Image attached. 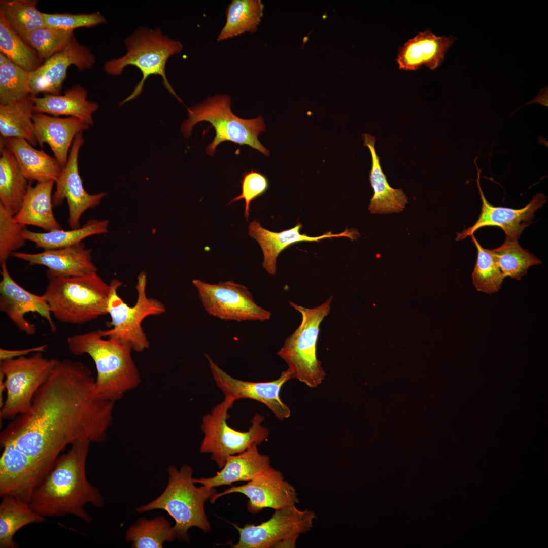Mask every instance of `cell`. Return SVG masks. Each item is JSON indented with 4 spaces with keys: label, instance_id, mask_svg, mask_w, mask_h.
<instances>
[{
    "label": "cell",
    "instance_id": "cell-1",
    "mask_svg": "<svg viewBox=\"0 0 548 548\" xmlns=\"http://www.w3.org/2000/svg\"><path fill=\"white\" fill-rule=\"evenodd\" d=\"M95 381L83 363L55 359L30 409L1 432L0 471L8 481L33 490L67 446L79 439L105 440L115 402L98 395Z\"/></svg>",
    "mask_w": 548,
    "mask_h": 548
},
{
    "label": "cell",
    "instance_id": "cell-2",
    "mask_svg": "<svg viewBox=\"0 0 548 548\" xmlns=\"http://www.w3.org/2000/svg\"><path fill=\"white\" fill-rule=\"evenodd\" d=\"M91 442L79 439L60 455L53 467L33 491L29 504L45 517L76 516L87 524L92 518L85 510L88 503L104 506L99 490L88 481L86 463Z\"/></svg>",
    "mask_w": 548,
    "mask_h": 548
},
{
    "label": "cell",
    "instance_id": "cell-3",
    "mask_svg": "<svg viewBox=\"0 0 548 548\" xmlns=\"http://www.w3.org/2000/svg\"><path fill=\"white\" fill-rule=\"evenodd\" d=\"M104 338L97 330L71 336L67 342L72 354H87L92 359L97 371V394L101 399L115 403L125 393L139 386L141 377L131 347L114 338Z\"/></svg>",
    "mask_w": 548,
    "mask_h": 548
},
{
    "label": "cell",
    "instance_id": "cell-4",
    "mask_svg": "<svg viewBox=\"0 0 548 548\" xmlns=\"http://www.w3.org/2000/svg\"><path fill=\"white\" fill-rule=\"evenodd\" d=\"M168 480L162 494L155 499L136 509L139 513L155 509L166 511L175 520L177 538L188 542V530L193 527L207 533L211 525L205 511L204 504L216 492L215 488L195 486L192 467L183 465L179 470L174 466L167 468Z\"/></svg>",
    "mask_w": 548,
    "mask_h": 548
},
{
    "label": "cell",
    "instance_id": "cell-5",
    "mask_svg": "<svg viewBox=\"0 0 548 548\" xmlns=\"http://www.w3.org/2000/svg\"><path fill=\"white\" fill-rule=\"evenodd\" d=\"M47 275L43 295L59 321L82 325L107 314L110 286L97 272L78 277Z\"/></svg>",
    "mask_w": 548,
    "mask_h": 548
},
{
    "label": "cell",
    "instance_id": "cell-6",
    "mask_svg": "<svg viewBox=\"0 0 548 548\" xmlns=\"http://www.w3.org/2000/svg\"><path fill=\"white\" fill-rule=\"evenodd\" d=\"M124 43L126 53L107 61L105 71L109 75L118 76L127 66L132 65L140 70L143 77L130 95L120 105L137 97L141 93L147 78L153 75L160 76L165 87L178 101L182 102L170 85L165 73L167 61L182 50V44L163 35L159 28L151 29L145 27H140L127 37Z\"/></svg>",
    "mask_w": 548,
    "mask_h": 548
},
{
    "label": "cell",
    "instance_id": "cell-7",
    "mask_svg": "<svg viewBox=\"0 0 548 548\" xmlns=\"http://www.w3.org/2000/svg\"><path fill=\"white\" fill-rule=\"evenodd\" d=\"M231 105L229 96L217 94L187 108L188 118L181 127L184 136H190L193 127L206 121L211 123L216 132L213 141L207 147L208 155L213 156L221 143L230 141L241 146L248 145L268 156L269 150L258 140L265 129L262 116L250 119L239 118L232 112Z\"/></svg>",
    "mask_w": 548,
    "mask_h": 548
},
{
    "label": "cell",
    "instance_id": "cell-8",
    "mask_svg": "<svg viewBox=\"0 0 548 548\" xmlns=\"http://www.w3.org/2000/svg\"><path fill=\"white\" fill-rule=\"evenodd\" d=\"M333 297L321 304L306 308L290 301L302 316L301 324L287 337L277 354L287 364L292 378L310 388H316L325 379V372L317 356L320 325L331 310Z\"/></svg>",
    "mask_w": 548,
    "mask_h": 548
},
{
    "label": "cell",
    "instance_id": "cell-9",
    "mask_svg": "<svg viewBox=\"0 0 548 548\" xmlns=\"http://www.w3.org/2000/svg\"><path fill=\"white\" fill-rule=\"evenodd\" d=\"M147 278L145 272L138 276L135 289L137 299L133 306H129L119 296L118 288L122 285L117 279L111 280L107 304V314L111 317L108 330H99L103 337L116 339L129 345L133 351L141 352L147 349L150 343L142 326L143 320L149 316H157L166 312L160 301L147 295Z\"/></svg>",
    "mask_w": 548,
    "mask_h": 548
},
{
    "label": "cell",
    "instance_id": "cell-10",
    "mask_svg": "<svg viewBox=\"0 0 548 548\" xmlns=\"http://www.w3.org/2000/svg\"><path fill=\"white\" fill-rule=\"evenodd\" d=\"M235 400L225 396L224 400L214 407L211 412L204 415L201 429L204 438L200 444L201 453L211 454V459L220 469L225 464L227 458L245 451L251 445H260L267 439L269 430L262 425L264 417L256 413L250 422L248 431L236 430L228 426V410Z\"/></svg>",
    "mask_w": 548,
    "mask_h": 548
},
{
    "label": "cell",
    "instance_id": "cell-11",
    "mask_svg": "<svg viewBox=\"0 0 548 548\" xmlns=\"http://www.w3.org/2000/svg\"><path fill=\"white\" fill-rule=\"evenodd\" d=\"M55 362V359L46 358L42 352L1 361L6 391L1 419L14 418L30 409L36 393L48 379Z\"/></svg>",
    "mask_w": 548,
    "mask_h": 548
},
{
    "label": "cell",
    "instance_id": "cell-12",
    "mask_svg": "<svg viewBox=\"0 0 548 548\" xmlns=\"http://www.w3.org/2000/svg\"><path fill=\"white\" fill-rule=\"evenodd\" d=\"M192 284L207 313L224 321L263 322L271 313L258 305L248 288L232 281L210 284L194 279Z\"/></svg>",
    "mask_w": 548,
    "mask_h": 548
},
{
    "label": "cell",
    "instance_id": "cell-13",
    "mask_svg": "<svg viewBox=\"0 0 548 548\" xmlns=\"http://www.w3.org/2000/svg\"><path fill=\"white\" fill-rule=\"evenodd\" d=\"M317 518L311 510H299L296 505L275 510L271 518L258 525L246 524L243 527L233 524L239 533L234 548H274L288 537L300 536L311 529Z\"/></svg>",
    "mask_w": 548,
    "mask_h": 548
},
{
    "label": "cell",
    "instance_id": "cell-14",
    "mask_svg": "<svg viewBox=\"0 0 548 548\" xmlns=\"http://www.w3.org/2000/svg\"><path fill=\"white\" fill-rule=\"evenodd\" d=\"M206 357L213 379L225 396L231 397L235 401L246 398L258 401L265 405L280 420L290 417L289 408L280 398L283 385L293 378L288 369L283 371L280 376L273 381H246L231 376L218 366L208 354H206Z\"/></svg>",
    "mask_w": 548,
    "mask_h": 548
},
{
    "label": "cell",
    "instance_id": "cell-15",
    "mask_svg": "<svg viewBox=\"0 0 548 548\" xmlns=\"http://www.w3.org/2000/svg\"><path fill=\"white\" fill-rule=\"evenodd\" d=\"M234 493H241L248 497L247 510L252 514L265 508L277 510L296 505L299 502L296 489L285 480L280 471L271 466L246 484L215 493L210 501L214 503L221 496Z\"/></svg>",
    "mask_w": 548,
    "mask_h": 548
},
{
    "label": "cell",
    "instance_id": "cell-16",
    "mask_svg": "<svg viewBox=\"0 0 548 548\" xmlns=\"http://www.w3.org/2000/svg\"><path fill=\"white\" fill-rule=\"evenodd\" d=\"M84 142L83 133H78L71 148L67 162L55 183V191L52 197L53 207H59L66 199L71 229L80 227V219L83 213L98 205L107 194L106 192L90 194L84 189L78 168L79 151Z\"/></svg>",
    "mask_w": 548,
    "mask_h": 548
},
{
    "label": "cell",
    "instance_id": "cell-17",
    "mask_svg": "<svg viewBox=\"0 0 548 548\" xmlns=\"http://www.w3.org/2000/svg\"><path fill=\"white\" fill-rule=\"evenodd\" d=\"M95 62V56L90 49L81 44L73 37L64 49L29 73L31 95L37 96L40 93L61 95L63 83L71 65L83 71L91 68Z\"/></svg>",
    "mask_w": 548,
    "mask_h": 548
},
{
    "label": "cell",
    "instance_id": "cell-18",
    "mask_svg": "<svg viewBox=\"0 0 548 548\" xmlns=\"http://www.w3.org/2000/svg\"><path fill=\"white\" fill-rule=\"evenodd\" d=\"M1 311L6 314L19 329L28 335L36 332L35 326L25 317L26 314L30 312L37 313L45 318L52 332L55 333L56 327L44 296L34 294L17 283L10 275L6 262L1 263Z\"/></svg>",
    "mask_w": 548,
    "mask_h": 548
},
{
    "label": "cell",
    "instance_id": "cell-19",
    "mask_svg": "<svg viewBox=\"0 0 548 548\" xmlns=\"http://www.w3.org/2000/svg\"><path fill=\"white\" fill-rule=\"evenodd\" d=\"M475 165L478 172L477 184L482 201L481 212L474 224L458 233L456 240H462L474 234L479 228L485 226L499 227L504 231L506 237L518 240L524 229L533 222L532 219L536 210L546 203V196L542 193H537L527 205L519 209L493 206L487 200L484 195L480 184L481 170L476 163Z\"/></svg>",
    "mask_w": 548,
    "mask_h": 548
},
{
    "label": "cell",
    "instance_id": "cell-20",
    "mask_svg": "<svg viewBox=\"0 0 548 548\" xmlns=\"http://www.w3.org/2000/svg\"><path fill=\"white\" fill-rule=\"evenodd\" d=\"M91 253L92 249L86 248L81 242L65 248L44 250L38 253L15 252L12 256L30 265L45 266L48 268L47 272L52 275L78 277L97 272Z\"/></svg>",
    "mask_w": 548,
    "mask_h": 548
},
{
    "label": "cell",
    "instance_id": "cell-21",
    "mask_svg": "<svg viewBox=\"0 0 548 548\" xmlns=\"http://www.w3.org/2000/svg\"><path fill=\"white\" fill-rule=\"evenodd\" d=\"M302 227L301 223H299L293 228L275 232L263 228L257 220H253L249 224L248 234L259 244L263 254L262 267L268 273L271 275L276 273L279 255L291 245L302 241L318 242L325 238L337 237H348L353 241L359 234L357 230L346 228L340 233L332 234L330 231L321 236L312 237L301 234L300 230Z\"/></svg>",
    "mask_w": 548,
    "mask_h": 548
},
{
    "label": "cell",
    "instance_id": "cell-22",
    "mask_svg": "<svg viewBox=\"0 0 548 548\" xmlns=\"http://www.w3.org/2000/svg\"><path fill=\"white\" fill-rule=\"evenodd\" d=\"M456 37L437 36L427 28L398 48L396 61L399 69L417 70L423 66L435 70L443 63Z\"/></svg>",
    "mask_w": 548,
    "mask_h": 548
},
{
    "label": "cell",
    "instance_id": "cell-23",
    "mask_svg": "<svg viewBox=\"0 0 548 548\" xmlns=\"http://www.w3.org/2000/svg\"><path fill=\"white\" fill-rule=\"evenodd\" d=\"M32 119L38 144L43 147L47 143L62 168L67 162L76 136L90 127L89 125L73 117L61 118L36 113Z\"/></svg>",
    "mask_w": 548,
    "mask_h": 548
},
{
    "label": "cell",
    "instance_id": "cell-24",
    "mask_svg": "<svg viewBox=\"0 0 548 548\" xmlns=\"http://www.w3.org/2000/svg\"><path fill=\"white\" fill-rule=\"evenodd\" d=\"M257 446L253 444L243 452L229 456L216 475L193 478L194 483L213 488L254 479L271 467L269 457L260 453Z\"/></svg>",
    "mask_w": 548,
    "mask_h": 548
},
{
    "label": "cell",
    "instance_id": "cell-25",
    "mask_svg": "<svg viewBox=\"0 0 548 548\" xmlns=\"http://www.w3.org/2000/svg\"><path fill=\"white\" fill-rule=\"evenodd\" d=\"M30 97L33 102L34 113L73 117L89 126L93 124L92 114L98 108L97 103L87 100L86 89L78 84L66 90L63 95L45 94L42 97Z\"/></svg>",
    "mask_w": 548,
    "mask_h": 548
},
{
    "label": "cell",
    "instance_id": "cell-26",
    "mask_svg": "<svg viewBox=\"0 0 548 548\" xmlns=\"http://www.w3.org/2000/svg\"><path fill=\"white\" fill-rule=\"evenodd\" d=\"M1 146L12 152L28 180L56 182L61 173L62 167L55 157L35 149L25 140L1 137Z\"/></svg>",
    "mask_w": 548,
    "mask_h": 548
},
{
    "label": "cell",
    "instance_id": "cell-27",
    "mask_svg": "<svg viewBox=\"0 0 548 548\" xmlns=\"http://www.w3.org/2000/svg\"><path fill=\"white\" fill-rule=\"evenodd\" d=\"M55 183L49 180L37 183L34 187L29 184L21 207L14 215L15 221L46 232L62 229L53 212L52 191Z\"/></svg>",
    "mask_w": 548,
    "mask_h": 548
},
{
    "label": "cell",
    "instance_id": "cell-28",
    "mask_svg": "<svg viewBox=\"0 0 548 548\" xmlns=\"http://www.w3.org/2000/svg\"><path fill=\"white\" fill-rule=\"evenodd\" d=\"M364 145L371 155L372 165L369 179L374 191L368 210L371 214H389L403 211L408 197L401 189H394L389 184L375 149V138L367 133L362 135Z\"/></svg>",
    "mask_w": 548,
    "mask_h": 548
},
{
    "label": "cell",
    "instance_id": "cell-29",
    "mask_svg": "<svg viewBox=\"0 0 548 548\" xmlns=\"http://www.w3.org/2000/svg\"><path fill=\"white\" fill-rule=\"evenodd\" d=\"M2 498L0 504V547L16 548L13 538L22 527L45 521L44 516L37 513L29 503L11 495Z\"/></svg>",
    "mask_w": 548,
    "mask_h": 548
},
{
    "label": "cell",
    "instance_id": "cell-30",
    "mask_svg": "<svg viewBox=\"0 0 548 548\" xmlns=\"http://www.w3.org/2000/svg\"><path fill=\"white\" fill-rule=\"evenodd\" d=\"M27 181L12 152L1 146L0 203L14 215L27 190Z\"/></svg>",
    "mask_w": 548,
    "mask_h": 548
},
{
    "label": "cell",
    "instance_id": "cell-31",
    "mask_svg": "<svg viewBox=\"0 0 548 548\" xmlns=\"http://www.w3.org/2000/svg\"><path fill=\"white\" fill-rule=\"evenodd\" d=\"M109 222L107 219H89L82 226L70 230L62 229L36 232L26 229L24 236L33 242L36 247L43 250L56 249L79 244L84 239L94 235L108 232Z\"/></svg>",
    "mask_w": 548,
    "mask_h": 548
},
{
    "label": "cell",
    "instance_id": "cell-32",
    "mask_svg": "<svg viewBox=\"0 0 548 548\" xmlns=\"http://www.w3.org/2000/svg\"><path fill=\"white\" fill-rule=\"evenodd\" d=\"M30 96L17 102L0 105L1 137L24 139L33 146L38 144L32 119L33 102Z\"/></svg>",
    "mask_w": 548,
    "mask_h": 548
},
{
    "label": "cell",
    "instance_id": "cell-33",
    "mask_svg": "<svg viewBox=\"0 0 548 548\" xmlns=\"http://www.w3.org/2000/svg\"><path fill=\"white\" fill-rule=\"evenodd\" d=\"M260 0H232L226 10L225 24L217 40L223 41L244 34L255 33L263 15Z\"/></svg>",
    "mask_w": 548,
    "mask_h": 548
},
{
    "label": "cell",
    "instance_id": "cell-34",
    "mask_svg": "<svg viewBox=\"0 0 548 548\" xmlns=\"http://www.w3.org/2000/svg\"><path fill=\"white\" fill-rule=\"evenodd\" d=\"M176 538L174 527L161 515L151 519L140 518L125 532V540L132 548H162L164 542Z\"/></svg>",
    "mask_w": 548,
    "mask_h": 548
},
{
    "label": "cell",
    "instance_id": "cell-35",
    "mask_svg": "<svg viewBox=\"0 0 548 548\" xmlns=\"http://www.w3.org/2000/svg\"><path fill=\"white\" fill-rule=\"evenodd\" d=\"M0 52L28 72L44 62L26 41L16 33L0 11Z\"/></svg>",
    "mask_w": 548,
    "mask_h": 548
},
{
    "label": "cell",
    "instance_id": "cell-36",
    "mask_svg": "<svg viewBox=\"0 0 548 548\" xmlns=\"http://www.w3.org/2000/svg\"><path fill=\"white\" fill-rule=\"evenodd\" d=\"M490 251L505 278L520 280L529 267L541 263L536 256L521 247L517 239L507 237L500 247Z\"/></svg>",
    "mask_w": 548,
    "mask_h": 548
},
{
    "label": "cell",
    "instance_id": "cell-37",
    "mask_svg": "<svg viewBox=\"0 0 548 548\" xmlns=\"http://www.w3.org/2000/svg\"><path fill=\"white\" fill-rule=\"evenodd\" d=\"M36 0H3L1 11L13 30L23 38L32 31L46 27L43 13L36 8Z\"/></svg>",
    "mask_w": 548,
    "mask_h": 548
},
{
    "label": "cell",
    "instance_id": "cell-38",
    "mask_svg": "<svg viewBox=\"0 0 548 548\" xmlns=\"http://www.w3.org/2000/svg\"><path fill=\"white\" fill-rule=\"evenodd\" d=\"M477 255L472 273V283L477 290L489 294L498 292L505 277L496 263L490 249L484 248L474 234L471 236Z\"/></svg>",
    "mask_w": 548,
    "mask_h": 548
},
{
    "label": "cell",
    "instance_id": "cell-39",
    "mask_svg": "<svg viewBox=\"0 0 548 548\" xmlns=\"http://www.w3.org/2000/svg\"><path fill=\"white\" fill-rule=\"evenodd\" d=\"M30 95L29 72L12 61L0 65V105L17 102Z\"/></svg>",
    "mask_w": 548,
    "mask_h": 548
},
{
    "label": "cell",
    "instance_id": "cell-40",
    "mask_svg": "<svg viewBox=\"0 0 548 548\" xmlns=\"http://www.w3.org/2000/svg\"><path fill=\"white\" fill-rule=\"evenodd\" d=\"M73 37V31L44 27L32 31L23 39L45 61L64 49Z\"/></svg>",
    "mask_w": 548,
    "mask_h": 548
},
{
    "label": "cell",
    "instance_id": "cell-41",
    "mask_svg": "<svg viewBox=\"0 0 548 548\" xmlns=\"http://www.w3.org/2000/svg\"><path fill=\"white\" fill-rule=\"evenodd\" d=\"M14 214L0 203V262H6L13 252L22 247L26 239V226L15 221Z\"/></svg>",
    "mask_w": 548,
    "mask_h": 548
},
{
    "label": "cell",
    "instance_id": "cell-42",
    "mask_svg": "<svg viewBox=\"0 0 548 548\" xmlns=\"http://www.w3.org/2000/svg\"><path fill=\"white\" fill-rule=\"evenodd\" d=\"M46 27L65 31L81 27H92L104 23L105 17L99 13L73 14L43 13Z\"/></svg>",
    "mask_w": 548,
    "mask_h": 548
},
{
    "label": "cell",
    "instance_id": "cell-43",
    "mask_svg": "<svg viewBox=\"0 0 548 548\" xmlns=\"http://www.w3.org/2000/svg\"><path fill=\"white\" fill-rule=\"evenodd\" d=\"M269 183L267 178L262 174L251 170L243 175L241 180L242 192L233 198L228 204L238 200H245L244 217L248 221L251 202L264 194L268 189Z\"/></svg>",
    "mask_w": 548,
    "mask_h": 548
},
{
    "label": "cell",
    "instance_id": "cell-44",
    "mask_svg": "<svg viewBox=\"0 0 548 548\" xmlns=\"http://www.w3.org/2000/svg\"><path fill=\"white\" fill-rule=\"evenodd\" d=\"M47 345L40 346L19 350H9L4 348L0 349V360L4 361L24 356L31 353L44 352L46 351Z\"/></svg>",
    "mask_w": 548,
    "mask_h": 548
},
{
    "label": "cell",
    "instance_id": "cell-45",
    "mask_svg": "<svg viewBox=\"0 0 548 548\" xmlns=\"http://www.w3.org/2000/svg\"><path fill=\"white\" fill-rule=\"evenodd\" d=\"M299 536L298 535H294L282 540L278 542L274 548H295L296 547L297 539Z\"/></svg>",
    "mask_w": 548,
    "mask_h": 548
},
{
    "label": "cell",
    "instance_id": "cell-46",
    "mask_svg": "<svg viewBox=\"0 0 548 548\" xmlns=\"http://www.w3.org/2000/svg\"><path fill=\"white\" fill-rule=\"evenodd\" d=\"M9 61H11L6 56L0 52V65H4Z\"/></svg>",
    "mask_w": 548,
    "mask_h": 548
}]
</instances>
